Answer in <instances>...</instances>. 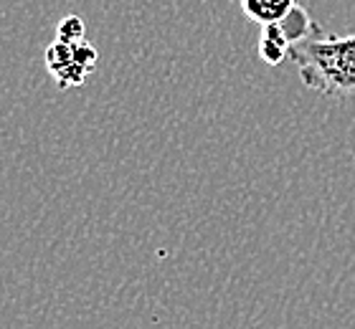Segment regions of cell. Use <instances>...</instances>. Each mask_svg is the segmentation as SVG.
Returning a JSON list of instances; mask_svg holds the SVG:
<instances>
[{"mask_svg": "<svg viewBox=\"0 0 355 329\" xmlns=\"http://www.w3.org/2000/svg\"><path fill=\"white\" fill-rule=\"evenodd\" d=\"M289 41L284 38L277 26H261V38H259V59L269 66H279L284 59H289Z\"/></svg>", "mask_w": 355, "mask_h": 329, "instance_id": "cell-5", "label": "cell"}, {"mask_svg": "<svg viewBox=\"0 0 355 329\" xmlns=\"http://www.w3.org/2000/svg\"><path fill=\"white\" fill-rule=\"evenodd\" d=\"M84 21L79 15H67V18H61L59 26H56V41L61 44H82L84 41Z\"/></svg>", "mask_w": 355, "mask_h": 329, "instance_id": "cell-6", "label": "cell"}, {"mask_svg": "<svg viewBox=\"0 0 355 329\" xmlns=\"http://www.w3.org/2000/svg\"><path fill=\"white\" fill-rule=\"evenodd\" d=\"M297 6V0H241V10L252 23L272 26Z\"/></svg>", "mask_w": 355, "mask_h": 329, "instance_id": "cell-3", "label": "cell"}, {"mask_svg": "<svg viewBox=\"0 0 355 329\" xmlns=\"http://www.w3.org/2000/svg\"><path fill=\"white\" fill-rule=\"evenodd\" d=\"M289 61L315 94L330 99L355 96V36H327L318 28L289 48Z\"/></svg>", "mask_w": 355, "mask_h": 329, "instance_id": "cell-1", "label": "cell"}, {"mask_svg": "<svg viewBox=\"0 0 355 329\" xmlns=\"http://www.w3.org/2000/svg\"><path fill=\"white\" fill-rule=\"evenodd\" d=\"M46 69L53 76L56 87L59 89H71V87H82L84 79H87V69L79 64L74 53V46L71 44H61V41H53L49 48H46Z\"/></svg>", "mask_w": 355, "mask_h": 329, "instance_id": "cell-2", "label": "cell"}, {"mask_svg": "<svg viewBox=\"0 0 355 329\" xmlns=\"http://www.w3.org/2000/svg\"><path fill=\"white\" fill-rule=\"evenodd\" d=\"M274 26L284 33V38L289 41V46L300 44V41H304V38L312 36V33L320 28L318 23L312 21V15L307 13L302 6H295L279 23H274Z\"/></svg>", "mask_w": 355, "mask_h": 329, "instance_id": "cell-4", "label": "cell"}]
</instances>
